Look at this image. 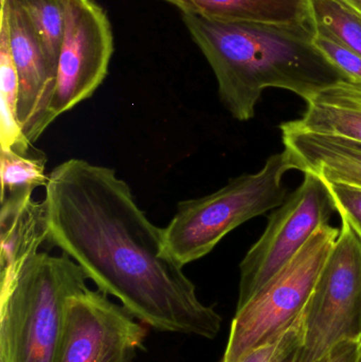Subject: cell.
Here are the masks:
<instances>
[{"instance_id": "obj_1", "label": "cell", "mask_w": 361, "mask_h": 362, "mask_svg": "<svg viewBox=\"0 0 361 362\" xmlns=\"http://www.w3.org/2000/svg\"><path fill=\"white\" fill-rule=\"evenodd\" d=\"M50 246L73 259L99 291L140 322L165 333L214 339L222 317L163 244V228L146 216L114 170L72 158L45 187Z\"/></svg>"}, {"instance_id": "obj_2", "label": "cell", "mask_w": 361, "mask_h": 362, "mask_svg": "<svg viewBox=\"0 0 361 362\" xmlns=\"http://www.w3.org/2000/svg\"><path fill=\"white\" fill-rule=\"evenodd\" d=\"M182 21L215 74L223 105L242 122L254 118L265 89H285L305 101L345 80L314 44V23H229L193 14Z\"/></svg>"}, {"instance_id": "obj_3", "label": "cell", "mask_w": 361, "mask_h": 362, "mask_svg": "<svg viewBox=\"0 0 361 362\" xmlns=\"http://www.w3.org/2000/svg\"><path fill=\"white\" fill-rule=\"evenodd\" d=\"M67 255L38 252L0 288V362H55L68 300L88 288Z\"/></svg>"}, {"instance_id": "obj_4", "label": "cell", "mask_w": 361, "mask_h": 362, "mask_svg": "<svg viewBox=\"0 0 361 362\" xmlns=\"http://www.w3.org/2000/svg\"><path fill=\"white\" fill-rule=\"evenodd\" d=\"M296 170L288 151L271 155L260 171L228 181L214 193L180 202L163 228L165 252L180 266L209 255L235 228L281 206L284 176Z\"/></svg>"}, {"instance_id": "obj_5", "label": "cell", "mask_w": 361, "mask_h": 362, "mask_svg": "<svg viewBox=\"0 0 361 362\" xmlns=\"http://www.w3.org/2000/svg\"><path fill=\"white\" fill-rule=\"evenodd\" d=\"M339 235L322 225L301 250L247 303L237 308L224 357L239 362L259 346L277 340L304 310Z\"/></svg>"}, {"instance_id": "obj_6", "label": "cell", "mask_w": 361, "mask_h": 362, "mask_svg": "<svg viewBox=\"0 0 361 362\" xmlns=\"http://www.w3.org/2000/svg\"><path fill=\"white\" fill-rule=\"evenodd\" d=\"M302 312L297 362H318L341 342L361 341V240L347 219Z\"/></svg>"}, {"instance_id": "obj_7", "label": "cell", "mask_w": 361, "mask_h": 362, "mask_svg": "<svg viewBox=\"0 0 361 362\" xmlns=\"http://www.w3.org/2000/svg\"><path fill=\"white\" fill-rule=\"evenodd\" d=\"M302 183L268 216L262 235L239 264L237 308L247 303L307 244L335 209L326 182L304 173Z\"/></svg>"}, {"instance_id": "obj_8", "label": "cell", "mask_w": 361, "mask_h": 362, "mask_svg": "<svg viewBox=\"0 0 361 362\" xmlns=\"http://www.w3.org/2000/svg\"><path fill=\"white\" fill-rule=\"evenodd\" d=\"M112 53L105 11L95 0H67L50 123L93 97L107 76Z\"/></svg>"}, {"instance_id": "obj_9", "label": "cell", "mask_w": 361, "mask_h": 362, "mask_svg": "<svg viewBox=\"0 0 361 362\" xmlns=\"http://www.w3.org/2000/svg\"><path fill=\"white\" fill-rule=\"evenodd\" d=\"M146 336L124 306L87 288L68 300L55 362H134Z\"/></svg>"}, {"instance_id": "obj_10", "label": "cell", "mask_w": 361, "mask_h": 362, "mask_svg": "<svg viewBox=\"0 0 361 362\" xmlns=\"http://www.w3.org/2000/svg\"><path fill=\"white\" fill-rule=\"evenodd\" d=\"M0 21L8 30L11 53L19 78L17 116L33 144L51 124L49 112L54 95L57 69L51 65L40 35L20 0H0Z\"/></svg>"}, {"instance_id": "obj_11", "label": "cell", "mask_w": 361, "mask_h": 362, "mask_svg": "<svg viewBox=\"0 0 361 362\" xmlns=\"http://www.w3.org/2000/svg\"><path fill=\"white\" fill-rule=\"evenodd\" d=\"M284 150L298 171L361 189V144L280 125Z\"/></svg>"}, {"instance_id": "obj_12", "label": "cell", "mask_w": 361, "mask_h": 362, "mask_svg": "<svg viewBox=\"0 0 361 362\" xmlns=\"http://www.w3.org/2000/svg\"><path fill=\"white\" fill-rule=\"evenodd\" d=\"M32 191L15 192L1 198L0 210V276H14L48 236L46 206L35 202Z\"/></svg>"}, {"instance_id": "obj_13", "label": "cell", "mask_w": 361, "mask_h": 362, "mask_svg": "<svg viewBox=\"0 0 361 362\" xmlns=\"http://www.w3.org/2000/svg\"><path fill=\"white\" fill-rule=\"evenodd\" d=\"M304 114L282 123L288 129L345 138L361 144V85L341 80L305 100Z\"/></svg>"}, {"instance_id": "obj_14", "label": "cell", "mask_w": 361, "mask_h": 362, "mask_svg": "<svg viewBox=\"0 0 361 362\" xmlns=\"http://www.w3.org/2000/svg\"><path fill=\"white\" fill-rule=\"evenodd\" d=\"M182 11L213 21L298 25L314 23L309 0H165Z\"/></svg>"}, {"instance_id": "obj_15", "label": "cell", "mask_w": 361, "mask_h": 362, "mask_svg": "<svg viewBox=\"0 0 361 362\" xmlns=\"http://www.w3.org/2000/svg\"><path fill=\"white\" fill-rule=\"evenodd\" d=\"M19 78L11 53L8 30L0 21V146L1 150L25 153L32 144L23 134L17 116Z\"/></svg>"}, {"instance_id": "obj_16", "label": "cell", "mask_w": 361, "mask_h": 362, "mask_svg": "<svg viewBox=\"0 0 361 362\" xmlns=\"http://www.w3.org/2000/svg\"><path fill=\"white\" fill-rule=\"evenodd\" d=\"M316 29L361 55V16L343 0H309Z\"/></svg>"}, {"instance_id": "obj_17", "label": "cell", "mask_w": 361, "mask_h": 362, "mask_svg": "<svg viewBox=\"0 0 361 362\" xmlns=\"http://www.w3.org/2000/svg\"><path fill=\"white\" fill-rule=\"evenodd\" d=\"M0 159L1 198L15 192H34L46 187L47 158L42 152L32 148L25 153L1 150Z\"/></svg>"}, {"instance_id": "obj_18", "label": "cell", "mask_w": 361, "mask_h": 362, "mask_svg": "<svg viewBox=\"0 0 361 362\" xmlns=\"http://www.w3.org/2000/svg\"><path fill=\"white\" fill-rule=\"evenodd\" d=\"M33 23L51 65L57 69L67 0H20Z\"/></svg>"}, {"instance_id": "obj_19", "label": "cell", "mask_w": 361, "mask_h": 362, "mask_svg": "<svg viewBox=\"0 0 361 362\" xmlns=\"http://www.w3.org/2000/svg\"><path fill=\"white\" fill-rule=\"evenodd\" d=\"M314 44L324 57L343 74L345 81L361 85V55L347 48L324 31L316 29Z\"/></svg>"}, {"instance_id": "obj_20", "label": "cell", "mask_w": 361, "mask_h": 362, "mask_svg": "<svg viewBox=\"0 0 361 362\" xmlns=\"http://www.w3.org/2000/svg\"><path fill=\"white\" fill-rule=\"evenodd\" d=\"M335 211L347 219L361 240V189L345 183L324 181Z\"/></svg>"}, {"instance_id": "obj_21", "label": "cell", "mask_w": 361, "mask_h": 362, "mask_svg": "<svg viewBox=\"0 0 361 362\" xmlns=\"http://www.w3.org/2000/svg\"><path fill=\"white\" fill-rule=\"evenodd\" d=\"M301 344H302V315H300L284 332L271 362H297Z\"/></svg>"}, {"instance_id": "obj_22", "label": "cell", "mask_w": 361, "mask_h": 362, "mask_svg": "<svg viewBox=\"0 0 361 362\" xmlns=\"http://www.w3.org/2000/svg\"><path fill=\"white\" fill-rule=\"evenodd\" d=\"M360 346L361 341H354V340L341 342L318 362H358L360 356Z\"/></svg>"}, {"instance_id": "obj_23", "label": "cell", "mask_w": 361, "mask_h": 362, "mask_svg": "<svg viewBox=\"0 0 361 362\" xmlns=\"http://www.w3.org/2000/svg\"><path fill=\"white\" fill-rule=\"evenodd\" d=\"M283 334H282V335H283ZM281 336H280L277 340H275V341L259 346L256 350L250 352L247 356L244 357L239 362H271L273 354H275L276 349H277Z\"/></svg>"}, {"instance_id": "obj_24", "label": "cell", "mask_w": 361, "mask_h": 362, "mask_svg": "<svg viewBox=\"0 0 361 362\" xmlns=\"http://www.w3.org/2000/svg\"><path fill=\"white\" fill-rule=\"evenodd\" d=\"M345 4H349L351 6H356V8H361V0H343Z\"/></svg>"}, {"instance_id": "obj_25", "label": "cell", "mask_w": 361, "mask_h": 362, "mask_svg": "<svg viewBox=\"0 0 361 362\" xmlns=\"http://www.w3.org/2000/svg\"><path fill=\"white\" fill-rule=\"evenodd\" d=\"M353 10H354V8H353ZM354 11H355V12H357V13H358V14H360V16H361V12H360V11H356V10H354Z\"/></svg>"}, {"instance_id": "obj_26", "label": "cell", "mask_w": 361, "mask_h": 362, "mask_svg": "<svg viewBox=\"0 0 361 362\" xmlns=\"http://www.w3.org/2000/svg\"><path fill=\"white\" fill-rule=\"evenodd\" d=\"M358 362H361V346H360V361Z\"/></svg>"}]
</instances>
